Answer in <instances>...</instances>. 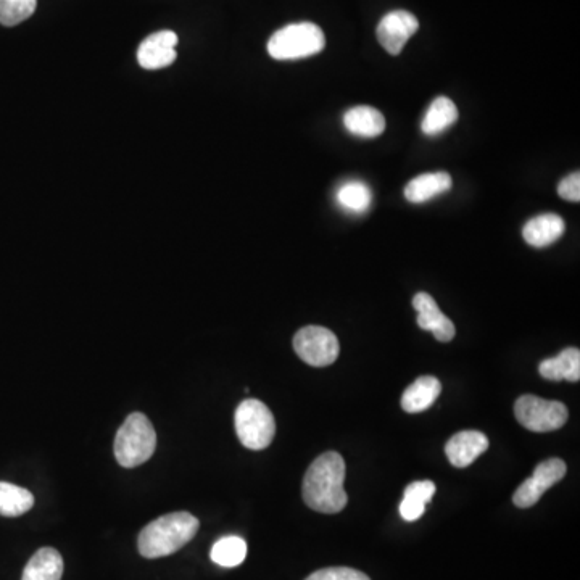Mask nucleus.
I'll use <instances>...</instances> for the list:
<instances>
[{"mask_svg":"<svg viewBox=\"0 0 580 580\" xmlns=\"http://www.w3.org/2000/svg\"><path fill=\"white\" fill-rule=\"evenodd\" d=\"M563 234L564 220L555 213L535 216L531 221H527L526 226L522 229L524 241L535 249H543V247L555 244Z\"/></svg>","mask_w":580,"mask_h":580,"instance_id":"13","label":"nucleus"},{"mask_svg":"<svg viewBox=\"0 0 580 580\" xmlns=\"http://www.w3.org/2000/svg\"><path fill=\"white\" fill-rule=\"evenodd\" d=\"M63 558L55 548H41L26 564L21 580H62Z\"/></svg>","mask_w":580,"mask_h":580,"instance_id":"18","label":"nucleus"},{"mask_svg":"<svg viewBox=\"0 0 580 580\" xmlns=\"http://www.w3.org/2000/svg\"><path fill=\"white\" fill-rule=\"evenodd\" d=\"M234 424L241 444L255 452L270 447L276 435L273 413L257 398H247L237 406Z\"/></svg>","mask_w":580,"mask_h":580,"instance_id":"5","label":"nucleus"},{"mask_svg":"<svg viewBox=\"0 0 580 580\" xmlns=\"http://www.w3.org/2000/svg\"><path fill=\"white\" fill-rule=\"evenodd\" d=\"M489 448V439L479 431H463L448 440L445 453L455 468H466Z\"/></svg>","mask_w":580,"mask_h":580,"instance_id":"12","label":"nucleus"},{"mask_svg":"<svg viewBox=\"0 0 580 580\" xmlns=\"http://www.w3.org/2000/svg\"><path fill=\"white\" fill-rule=\"evenodd\" d=\"M435 495V484L432 481H418L408 485L405 489V497L400 503V514L405 521H418L426 511L427 503L431 502Z\"/></svg>","mask_w":580,"mask_h":580,"instance_id":"20","label":"nucleus"},{"mask_svg":"<svg viewBox=\"0 0 580 580\" xmlns=\"http://www.w3.org/2000/svg\"><path fill=\"white\" fill-rule=\"evenodd\" d=\"M514 415L522 427L532 432L558 431L568 421V408L555 400H543L535 395L519 397Z\"/></svg>","mask_w":580,"mask_h":580,"instance_id":"6","label":"nucleus"},{"mask_svg":"<svg viewBox=\"0 0 580 580\" xmlns=\"http://www.w3.org/2000/svg\"><path fill=\"white\" fill-rule=\"evenodd\" d=\"M540 376L548 381L577 382L580 379L579 348H566L555 358L543 360L539 366Z\"/></svg>","mask_w":580,"mask_h":580,"instance_id":"17","label":"nucleus"},{"mask_svg":"<svg viewBox=\"0 0 580 580\" xmlns=\"http://www.w3.org/2000/svg\"><path fill=\"white\" fill-rule=\"evenodd\" d=\"M199 526V519L186 511L165 514L142 529L137 540L139 553L149 560L173 555L194 539Z\"/></svg>","mask_w":580,"mask_h":580,"instance_id":"2","label":"nucleus"},{"mask_svg":"<svg viewBox=\"0 0 580 580\" xmlns=\"http://www.w3.org/2000/svg\"><path fill=\"white\" fill-rule=\"evenodd\" d=\"M34 505L33 493L29 490L0 482V514L7 518H17L21 514L28 513Z\"/></svg>","mask_w":580,"mask_h":580,"instance_id":"21","label":"nucleus"},{"mask_svg":"<svg viewBox=\"0 0 580 580\" xmlns=\"http://www.w3.org/2000/svg\"><path fill=\"white\" fill-rule=\"evenodd\" d=\"M326 46L323 29L315 23H294L279 29L268 42L274 60H299L321 52Z\"/></svg>","mask_w":580,"mask_h":580,"instance_id":"4","label":"nucleus"},{"mask_svg":"<svg viewBox=\"0 0 580 580\" xmlns=\"http://www.w3.org/2000/svg\"><path fill=\"white\" fill-rule=\"evenodd\" d=\"M294 350L307 365L324 368L337 360L340 352L336 334L321 326H307L294 337Z\"/></svg>","mask_w":580,"mask_h":580,"instance_id":"7","label":"nucleus"},{"mask_svg":"<svg viewBox=\"0 0 580 580\" xmlns=\"http://www.w3.org/2000/svg\"><path fill=\"white\" fill-rule=\"evenodd\" d=\"M344 125L348 133L365 137V139H374L384 133L386 118L376 108L360 105V107L350 108L345 113Z\"/></svg>","mask_w":580,"mask_h":580,"instance_id":"14","label":"nucleus"},{"mask_svg":"<svg viewBox=\"0 0 580 580\" xmlns=\"http://www.w3.org/2000/svg\"><path fill=\"white\" fill-rule=\"evenodd\" d=\"M456 120H458V108L452 100L448 97H437L427 108L421 129L426 136H439L450 126L455 125Z\"/></svg>","mask_w":580,"mask_h":580,"instance_id":"19","label":"nucleus"},{"mask_svg":"<svg viewBox=\"0 0 580 580\" xmlns=\"http://www.w3.org/2000/svg\"><path fill=\"white\" fill-rule=\"evenodd\" d=\"M337 202L348 212L365 213L371 205V191L361 181H348L339 187Z\"/></svg>","mask_w":580,"mask_h":580,"instance_id":"23","label":"nucleus"},{"mask_svg":"<svg viewBox=\"0 0 580 580\" xmlns=\"http://www.w3.org/2000/svg\"><path fill=\"white\" fill-rule=\"evenodd\" d=\"M442 392V384L434 376L418 377L402 395V408L406 413H421L431 408Z\"/></svg>","mask_w":580,"mask_h":580,"instance_id":"16","label":"nucleus"},{"mask_svg":"<svg viewBox=\"0 0 580 580\" xmlns=\"http://www.w3.org/2000/svg\"><path fill=\"white\" fill-rule=\"evenodd\" d=\"M38 0H0V25L17 26L36 12Z\"/></svg>","mask_w":580,"mask_h":580,"instance_id":"24","label":"nucleus"},{"mask_svg":"<svg viewBox=\"0 0 580 580\" xmlns=\"http://www.w3.org/2000/svg\"><path fill=\"white\" fill-rule=\"evenodd\" d=\"M178 36L173 31L150 34L137 49V62L145 70H162L176 60Z\"/></svg>","mask_w":580,"mask_h":580,"instance_id":"10","label":"nucleus"},{"mask_svg":"<svg viewBox=\"0 0 580 580\" xmlns=\"http://www.w3.org/2000/svg\"><path fill=\"white\" fill-rule=\"evenodd\" d=\"M305 580H371L363 572L350 568H326L313 572Z\"/></svg>","mask_w":580,"mask_h":580,"instance_id":"25","label":"nucleus"},{"mask_svg":"<svg viewBox=\"0 0 580 580\" xmlns=\"http://www.w3.org/2000/svg\"><path fill=\"white\" fill-rule=\"evenodd\" d=\"M212 561L221 568H236L239 564L244 563L245 556H247V543L241 537L236 535H229L223 537L213 545Z\"/></svg>","mask_w":580,"mask_h":580,"instance_id":"22","label":"nucleus"},{"mask_svg":"<svg viewBox=\"0 0 580 580\" xmlns=\"http://www.w3.org/2000/svg\"><path fill=\"white\" fill-rule=\"evenodd\" d=\"M413 307L418 311V326L423 331L432 332L439 342H450L455 337V324L440 311L431 295L419 292L413 299Z\"/></svg>","mask_w":580,"mask_h":580,"instance_id":"11","label":"nucleus"},{"mask_svg":"<svg viewBox=\"0 0 580 580\" xmlns=\"http://www.w3.org/2000/svg\"><path fill=\"white\" fill-rule=\"evenodd\" d=\"M418 29L419 21L413 13L394 10L379 21L376 31L377 41L390 55H398Z\"/></svg>","mask_w":580,"mask_h":580,"instance_id":"9","label":"nucleus"},{"mask_svg":"<svg viewBox=\"0 0 580 580\" xmlns=\"http://www.w3.org/2000/svg\"><path fill=\"white\" fill-rule=\"evenodd\" d=\"M558 195L568 202H580V173L569 174L558 184Z\"/></svg>","mask_w":580,"mask_h":580,"instance_id":"26","label":"nucleus"},{"mask_svg":"<svg viewBox=\"0 0 580 580\" xmlns=\"http://www.w3.org/2000/svg\"><path fill=\"white\" fill-rule=\"evenodd\" d=\"M344 481V458L337 452L323 453L311 463L303 477V500L318 513H340L348 502Z\"/></svg>","mask_w":580,"mask_h":580,"instance_id":"1","label":"nucleus"},{"mask_svg":"<svg viewBox=\"0 0 580 580\" xmlns=\"http://www.w3.org/2000/svg\"><path fill=\"white\" fill-rule=\"evenodd\" d=\"M564 476H566V463L563 460L550 458V460L542 461L535 468L532 477L522 482L518 490L514 492V505L518 508H531L535 503H539L543 493L547 492L550 487L563 481Z\"/></svg>","mask_w":580,"mask_h":580,"instance_id":"8","label":"nucleus"},{"mask_svg":"<svg viewBox=\"0 0 580 580\" xmlns=\"http://www.w3.org/2000/svg\"><path fill=\"white\" fill-rule=\"evenodd\" d=\"M157 447V434L150 419L131 413L115 437V458L123 468H136L150 460Z\"/></svg>","mask_w":580,"mask_h":580,"instance_id":"3","label":"nucleus"},{"mask_svg":"<svg viewBox=\"0 0 580 580\" xmlns=\"http://www.w3.org/2000/svg\"><path fill=\"white\" fill-rule=\"evenodd\" d=\"M452 184V176L445 171L421 174L406 184L405 199L411 203H424L450 191Z\"/></svg>","mask_w":580,"mask_h":580,"instance_id":"15","label":"nucleus"}]
</instances>
